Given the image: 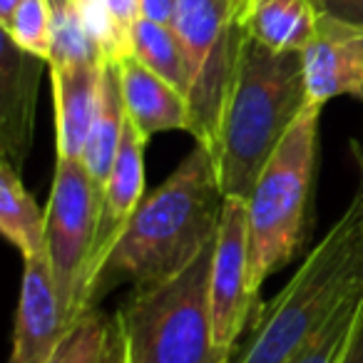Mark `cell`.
<instances>
[{
  "label": "cell",
  "instance_id": "277c9868",
  "mask_svg": "<svg viewBox=\"0 0 363 363\" xmlns=\"http://www.w3.org/2000/svg\"><path fill=\"white\" fill-rule=\"evenodd\" d=\"M318 102H308L259 174L249 207V294L303 249L311 229L313 177L318 164ZM259 303V301H257Z\"/></svg>",
  "mask_w": 363,
  "mask_h": 363
},
{
  "label": "cell",
  "instance_id": "cb8c5ba5",
  "mask_svg": "<svg viewBox=\"0 0 363 363\" xmlns=\"http://www.w3.org/2000/svg\"><path fill=\"white\" fill-rule=\"evenodd\" d=\"M102 6L112 13V18L117 21V26L125 33L132 35V28L140 21V0H100Z\"/></svg>",
  "mask_w": 363,
  "mask_h": 363
},
{
  "label": "cell",
  "instance_id": "7c38bea8",
  "mask_svg": "<svg viewBox=\"0 0 363 363\" xmlns=\"http://www.w3.org/2000/svg\"><path fill=\"white\" fill-rule=\"evenodd\" d=\"M145 147L147 140L135 130L130 120L125 125L122 145L117 152L115 167L107 177L100 197V217H97L95 244H92L90 272H87V286L95 279L97 269L105 264L107 254L122 237L130 219L135 217L137 207L145 199Z\"/></svg>",
  "mask_w": 363,
  "mask_h": 363
},
{
  "label": "cell",
  "instance_id": "484cf974",
  "mask_svg": "<svg viewBox=\"0 0 363 363\" xmlns=\"http://www.w3.org/2000/svg\"><path fill=\"white\" fill-rule=\"evenodd\" d=\"M341 363H363V301H361V308H358L356 326H353V333H351V343H348V351Z\"/></svg>",
  "mask_w": 363,
  "mask_h": 363
},
{
  "label": "cell",
  "instance_id": "6da1fadb",
  "mask_svg": "<svg viewBox=\"0 0 363 363\" xmlns=\"http://www.w3.org/2000/svg\"><path fill=\"white\" fill-rule=\"evenodd\" d=\"M224 199L214 155L194 142L179 167L142 199L105 264L97 269L87 286V308L100 306L120 284L147 286L184 272L217 239Z\"/></svg>",
  "mask_w": 363,
  "mask_h": 363
},
{
  "label": "cell",
  "instance_id": "8fae6325",
  "mask_svg": "<svg viewBox=\"0 0 363 363\" xmlns=\"http://www.w3.org/2000/svg\"><path fill=\"white\" fill-rule=\"evenodd\" d=\"M45 60L21 50L3 33L0 50V157L23 169L33 147L40 92V72Z\"/></svg>",
  "mask_w": 363,
  "mask_h": 363
},
{
  "label": "cell",
  "instance_id": "ac0fdd59",
  "mask_svg": "<svg viewBox=\"0 0 363 363\" xmlns=\"http://www.w3.org/2000/svg\"><path fill=\"white\" fill-rule=\"evenodd\" d=\"M50 363H125V346L117 318L90 306L67 328Z\"/></svg>",
  "mask_w": 363,
  "mask_h": 363
},
{
  "label": "cell",
  "instance_id": "30bf717a",
  "mask_svg": "<svg viewBox=\"0 0 363 363\" xmlns=\"http://www.w3.org/2000/svg\"><path fill=\"white\" fill-rule=\"evenodd\" d=\"M311 102L326 105L338 95L363 102V26L318 16V30L303 50Z\"/></svg>",
  "mask_w": 363,
  "mask_h": 363
},
{
  "label": "cell",
  "instance_id": "3957f363",
  "mask_svg": "<svg viewBox=\"0 0 363 363\" xmlns=\"http://www.w3.org/2000/svg\"><path fill=\"white\" fill-rule=\"evenodd\" d=\"M358 296H363V184L291 281L259 311L234 363H289Z\"/></svg>",
  "mask_w": 363,
  "mask_h": 363
},
{
  "label": "cell",
  "instance_id": "52a82bcc",
  "mask_svg": "<svg viewBox=\"0 0 363 363\" xmlns=\"http://www.w3.org/2000/svg\"><path fill=\"white\" fill-rule=\"evenodd\" d=\"M102 189L80 160L57 157L45 209V254L67 323L87 308V272L100 217Z\"/></svg>",
  "mask_w": 363,
  "mask_h": 363
},
{
  "label": "cell",
  "instance_id": "603a6c76",
  "mask_svg": "<svg viewBox=\"0 0 363 363\" xmlns=\"http://www.w3.org/2000/svg\"><path fill=\"white\" fill-rule=\"evenodd\" d=\"M318 16L363 26V0H313Z\"/></svg>",
  "mask_w": 363,
  "mask_h": 363
},
{
  "label": "cell",
  "instance_id": "5b68a950",
  "mask_svg": "<svg viewBox=\"0 0 363 363\" xmlns=\"http://www.w3.org/2000/svg\"><path fill=\"white\" fill-rule=\"evenodd\" d=\"M214 247L217 239L177 277L132 289L115 313L125 363H232L214 343Z\"/></svg>",
  "mask_w": 363,
  "mask_h": 363
},
{
  "label": "cell",
  "instance_id": "ffe728a7",
  "mask_svg": "<svg viewBox=\"0 0 363 363\" xmlns=\"http://www.w3.org/2000/svg\"><path fill=\"white\" fill-rule=\"evenodd\" d=\"M52 13V50L48 65H67V62H97L102 57L85 28L77 0H48Z\"/></svg>",
  "mask_w": 363,
  "mask_h": 363
},
{
  "label": "cell",
  "instance_id": "9a60e30c",
  "mask_svg": "<svg viewBox=\"0 0 363 363\" xmlns=\"http://www.w3.org/2000/svg\"><path fill=\"white\" fill-rule=\"evenodd\" d=\"M127 125V112L125 100H122V87H120V70L117 62H107L102 65V82H100V97H97V112L90 127V137H87L85 152H82V164H85L87 174L92 177L97 187H105L107 177H110L112 167H115L117 152L122 145V135H125Z\"/></svg>",
  "mask_w": 363,
  "mask_h": 363
},
{
  "label": "cell",
  "instance_id": "7402d4cb",
  "mask_svg": "<svg viewBox=\"0 0 363 363\" xmlns=\"http://www.w3.org/2000/svg\"><path fill=\"white\" fill-rule=\"evenodd\" d=\"M363 296L348 301L301 351L291 358L289 363H341L351 343V333L356 326L358 308H361Z\"/></svg>",
  "mask_w": 363,
  "mask_h": 363
},
{
  "label": "cell",
  "instance_id": "5bb4252c",
  "mask_svg": "<svg viewBox=\"0 0 363 363\" xmlns=\"http://www.w3.org/2000/svg\"><path fill=\"white\" fill-rule=\"evenodd\" d=\"M120 70L122 100H125L127 120L135 125L145 140L157 132L187 130L192 125L187 95L174 85L142 65L135 55L117 62Z\"/></svg>",
  "mask_w": 363,
  "mask_h": 363
},
{
  "label": "cell",
  "instance_id": "ba28073f",
  "mask_svg": "<svg viewBox=\"0 0 363 363\" xmlns=\"http://www.w3.org/2000/svg\"><path fill=\"white\" fill-rule=\"evenodd\" d=\"M212 328L217 348L234 361V348L244 326L262 306L249 294V207L247 199H224L212 262Z\"/></svg>",
  "mask_w": 363,
  "mask_h": 363
},
{
  "label": "cell",
  "instance_id": "d4e9b609",
  "mask_svg": "<svg viewBox=\"0 0 363 363\" xmlns=\"http://www.w3.org/2000/svg\"><path fill=\"white\" fill-rule=\"evenodd\" d=\"M174 11H177V0H140V16L145 21L172 26Z\"/></svg>",
  "mask_w": 363,
  "mask_h": 363
},
{
  "label": "cell",
  "instance_id": "8992f818",
  "mask_svg": "<svg viewBox=\"0 0 363 363\" xmlns=\"http://www.w3.org/2000/svg\"><path fill=\"white\" fill-rule=\"evenodd\" d=\"M172 28L189 62V135L214 155L244 30L232 0H177Z\"/></svg>",
  "mask_w": 363,
  "mask_h": 363
},
{
  "label": "cell",
  "instance_id": "4fadbf2b",
  "mask_svg": "<svg viewBox=\"0 0 363 363\" xmlns=\"http://www.w3.org/2000/svg\"><path fill=\"white\" fill-rule=\"evenodd\" d=\"M55 100V147L60 160H82L97 112L102 65L67 62L48 65Z\"/></svg>",
  "mask_w": 363,
  "mask_h": 363
},
{
  "label": "cell",
  "instance_id": "2e32d148",
  "mask_svg": "<svg viewBox=\"0 0 363 363\" xmlns=\"http://www.w3.org/2000/svg\"><path fill=\"white\" fill-rule=\"evenodd\" d=\"M244 35L279 52H303L318 30L313 0H257L242 26Z\"/></svg>",
  "mask_w": 363,
  "mask_h": 363
},
{
  "label": "cell",
  "instance_id": "d6986e66",
  "mask_svg": "<svg viewBox=\"0 0 363 363\" xmlns=\"http://www.w3.org/2000/svg\"><path fill=\"white\" fill-rule=\"evenodd\" d=\"M132 55L179 92H189V62L172 26L140 18L132 28Z\"/></svg>",
  "mask_w": 363,
  "mask_h": 363
},
{
  "label": "cell",
  "instance_id": "4316f807",
  "mask_svg": "<svg viewBox=\"0 0 363 363\" xmlns=\"http://www.w3.org/2000/svg\"><path fill=\"white\" fill-rule=\"evenodd\" d=\"M348 150H351L353 162H356V169H358V174H361V184H363V132L348 142Z\"/></svg>",
  "mask_w": 363,
  "mask_h": 363
},
{
  "label": "cell",
  "instance_id": "9c48e42d",
  "mask_svg": "<svg viewBox=\"0 0 363 363\" xmlns=\"http://www.w3.org/2000/svg\"><path fill=\"white\" fill-rule=\"evenodd\" d=\"M70 323L62 311L48 254L26 259L21 298H18L13 351L8 363H50Z\"/></svg>",
  "mask_w": 363,
  "mask_h": 363
},
{
  "label": "cell",
  "instance_id": "83f0119b",
  "mask_svg": "<svg viewBox=\"0 0 363 363\" xmlns=\"http://www.w3.org/2000/svg\"><path fill=\"white\" fill-rule=\"evenodd\" d=\"M23 0H0V28H6L11 23L13 13L21 8Z\"/></svg>",
  "mask_w": 363,
  "mask_h": 363
},
{
  "label": "cell",
  "instance_id": "f1b7e54d",
  "mask_svg": "<svg viewBox=\"0 0 363 363\" xmlns=\"http://www.w3.org/2000/svg\"><path fill=\"white\" fill-rule=\"evenodd\" d=\"M254 3L257 0H232V6H234V16H237L239 26H244V21H247V16L252 13Z\"/></svg>",
  "mask_w": 363,
  "mask_h": 363
},
{
  "label": "cell",
  "instance_id": "e0dca14e",
  "mask_svg": "<svg viewBox=\"0 0 363 363\" xmlns=\"http://www.w3.org/2000/svg\"><path fill=\"white\" fill-rule=\"evenodd\" d=\"M0 232L23 259L45 252V212L23 184L21 169L0 157Z\"/></svg>",
  "mask_w": 363,
  "mask_h": 363
},
{
  "label": "cell",
  "instance_id": "44dd1931",
  "mask_svg": "<svg viewBox=\"0 0 363 363\" xmlns=\"http://www.w3.org/2000/svg\"><path fill=\"white\" fill-rule=\"evenodd\" d=\"M8 38L21 50L50 60L52 50V13L48 0H23L21 8L13 13L11 23L3 28Z\"/></svg>",
  "mask_w": 363,
  "mask_h": 363
},
{
  "label": "cell",
  "instance_id": "7a4b0ae2",
  "mask_svg": "<svg viewBox=\"0 0 363 363\" xmlns=\"http://www.w3.org/2000/svg\"><path fill=\"white\" fill-rule=\"evenodd\" d=\"M308 102L303 52H279L244 35L214 150L224 197L249 199Z\"/></svg>",
  "mask_w": 363,
  "mask_h": 363
}]
</instances>
